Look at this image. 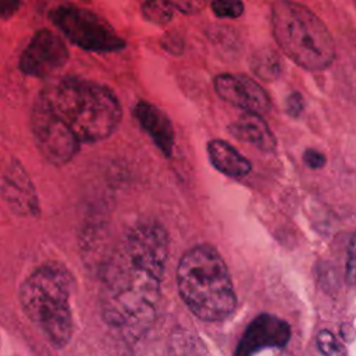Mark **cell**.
<instances>
[{"label": "cell", "instance_id": "cell-1", "mask_svg": "<svg viewBox=\"0 0 356 356\" xmlns=\"http://www.w3.org/2000/svg\"><path fill=\"white\" fill-rule=\"evenodd\" d=\"M167 250L165 231L140 224L124 236L103 268L102 314L124 338H139L154 318Z\"/></svg>", "mask_w": 356, "mask_h": 356}, {"label": "cell", "instance_id": "cell-2", "mask_svg": "<svg viewBox=\"0 0 356 356\" xmlns=\"http://www.w3.org/2000/svg\"><path fill=\"white\" fill-rule=\"evenodd\" d=\"M39 97L81 143L108 138L122 117L118 97L110 88L81 78L60 79Z\"/></svg>", "mask_w": 356, "mask_h": 356}, {"label": "cell", "instance_id": "cell-3", "mask_svg": "<svg viewBox=\"0 0 356 356\" xmlns=\"http://www.w3.org/2000/svg\"><path fill=\"white\" fill-rule=\"evenodd\" d=\"M178 291L191 312L204 321H220L236 309V296L228 268L209 245L189 249L177 270Z\"/></svg>", "mask_w": 356, "mask_h": 356}, {"label": "cell", "instance_id": "cell-4", "mask_svg": "<svg viewBox=\"0 0 356 356\" xmlns=\"http://www.w3.org/2000/svg\"><path fill=\"white\" fill-rule=\"evenodd\" d=\"M72 288L71 273L56 261L39 266L19 286L24 313L56 348L65 346L72 337Z\"/></svg>", "mask_w": 356, "mask_h": 356}, {"label": "cell", "instance_id": "cell-5", "mask_svg": "<svg viewBox=\"0 0 356 356\" xmlns=\"http://www.w3.org/2000/svg\"><path fill=\"white\" fill-rule=\"evenodd\" d=\"M271 31L280 50L306 71H324L335 61L337 46L330 29L305 4L275 0Z\"/></svg>", "mask_w": 356, "mask_h": 356}, {"label": "cell", "instance_id": "cell-6", "mask_svg": "<svg viewBox=\"0 0 356 356\" xmlns=\"http://www.w3.org/2000/svg\"><path fill=\"white\" fill-rule=\"evenodd\" d=\"M54 25L74 44L96 53H111L125 47L115 31L95 13L75 7L60 6L50 13Z\"/></svg>", "mask_w": 356, "mask_h": 356}, {"label": "cell", "instance_id": "cell-7", "mask_svg": "<svg viewBox=\"0 0 356 356\" xmlns=\"http://www.w3.org/2000/svg\"><path fill=\"white\" fill-rule=\"evenodd\" d=\"M32 132L42 156L54 165L70 163L78 153L81 142L51 113L39 97L32 108Z\"/></svg>", "mask_w": 356, "mask_h": 356}, {"label": "cell", "instance_id": "cell-8", "mask_svg": "<svg viewBox=\"0 0 356 356\" xmlns=\"http://www.w3.org/2000/svg\"><path fill=\"white\" fill-rule=\"evenodd\" d=\"M68 60L64 40L49 29L38 31L21 54L19 68L24 74L46 78L58 71Z\"/></svg>", "mask_w": 356, "mask_h": 356}, {"label": "cell", "instance_id": "cell-9", "mask_svg": "<svg viewBox=\"0 0 356 356\" xmlns=\"http://www.w3.org/2000/svg\"><path fill=\"white\" fill-rule=\"evenodd\" d=\"M214 90L224 102L248 113L266 114L271 102L261 85L246 74L224 72L213 79Z\"/></svg>", "mask_w": 356, "mask_h": 356}, {"label": "cell", "instance_id": "cell-10", "mask_svg": "<svg viewBox=\"0 0 356 356\" xmlns=\"http://www.w3.org/2000/svg\"><path fill=\"white\" fill-rule=\"evenodd\" d=\"M291 338V327L273 314L257 316L243 332L235 356H253L266 348H282Z\"/></svg>", "mask_w": 356, "mask_h": 356}, {"label": "cell", "instance_id": "cell-11", "mask_svg": "<svg viewBox=\"0 0 356 356\" xmlns=\"http://www.w3.org/2000/svg\"><path fill=\"white\" fill-rule=\"evenodd\" d=\"M0 192L6 203L17 214L28 217L39 214V200L35 186L25 168L17 160L8 163L1 177Z\"/></svg>", "mask_w": 356, "mask_h": 356}, {"label": "cell", "instance_id": "cell-12", "mask_svg": "<svg viewBox=\"0 0 356 356\" xmlns=\"http://www.w3.org/2000/svg\"><path fill=\"white\" fill-rule=\"evenodd\" d=\"M134 115L139 125L153 139L154 145L170 157L174 147V128L168 115L152 103L140 100L134 107Z\"/></svg>", "mask_w": 356, "mask_h": 356}, {"label": "cell", "instance_id": "cell-13", "mask_svg": "<svg viewBox=\"0 0 356 356\" xmlns=\"http://www.w3.org/2000/svg\"><path fill=\"white\" fill-rule=\"evenodd\" d=\"M229 134L238 140L248 142L263 152H273L277 139L260 114L243 111L236 121L228 125Z\"/></svg>", "mask_w": 356, "mask_h": 356}, {"label": "cell", "instance_id": "cell-14", "mask_svg": "<svg viewBox=\"0 0 356 356\" xmlns=\"http://www.w3.org/2000/svg\"><path fill=\"white\" fill-rule=\"evenodd\" d=\"M207 154L214 168L228 177L242 178L252 170L250 161L243 157L232 145L222 139L209 140Z\"/></svg>", "mask_w": 356, "mask_h": 356}, {"label": "cell", "instance_id": "cell-15", "mask_svg": "<svg viewBox=\"0 0 356 356\" xmlns=\"http://www.w3.org/2000/svg\"><path fill=\"white\" fill-rule=\"evenodd\" d=\"M250 71L264 82L277 81L282 74V63L278 53L270 47L254 50L249 58Z\"/></svg>", "mask_w": 356, "mask_h": 356}, {"label": "cell", "instance_id": "cell-16", "mask_svg": "<svg viewBox=\"0 0 356 356\" xmlns=\"http://www.w3.org/2000/svg\"><path fill=\"white\" fill-rule=\"evenodd\" d=\"M174 10L168 0H145L142 4L143 18L156 25H167L174 18Z\"/></svg>", "mask_w": 356, "mask_h": 356}, {"label": "cell", "instance_id": "cell-17", "mask_svg": "<svg viewBox=\"0 0 356 356\" xmlns=\"http://www.w3.org/2000/svg\"><path fill=\"white\" fill-rule=\"evenodd\" d=\"M211 11L217 18H239L245 11L242 0H211Z\"/></svg>", "mask_w": 356, "mask_h": 356}, {"label": "cell", "instance_id": "cell-18", "mask_svg": "<svg viewBox=\"0 0 356 356\" xmlns=\"http://www.w3.org/2000/svg\"><path fill=\"white\" fill-rule=\"evenodd\" d=\"M317 345L324 356H348L341 342L327 330H321L318 332Z\"/></svg>", "mask_w": 356, "mask_h": 356}, {"label": "cell", "instance_id": "cell-19", "mask_svg": "<svg viewBox=\"0 0 356 356\" xmlns=\"http://www.w3.org/2000/svg\"><path fill=\"white\" fill-rule=\"evenodd\" d=\"M345 277H346L348 284L356 285V232L352 235V238L349 241Z\"/></svg>", "mask_w": 356, "mask_h": 356}, {"label": "cell", "instance_id": "cell-20", "mask_svg": "<svg viewBox=\"0 0 356 356\" xmlns=\"http://www.w3.org/2000/svg\"><path fill=\"white\" fill-rule=\"evenodd\" d=\"M175 10L185 15L199 14L207 4V0H168Z\"/></svg>", "mask_w": 356, "mask_h": 356}, {"label": "cell", "instance_id": "cell-21", "mask_svg": "<svg viewBox=\"0 0 356 356\" xmlns=\"http://www.w3.org/2000/svg\"><path fill=\"white\" fill-rule=\"evenodd\" d=\"M284 108L289 117L292 118L299 117L305 108L303 96L299 92H291L284 100Z\"/></svg>", "mask_w": 356, "mask_h": 356}, {"label": "cell", "instance_id": "cell-22", "mask_svg": "<svg viewBox=\"0 0 356 356\" xmlns=\"http://www.w3.org/2000/svg\"><path fill=\"white\" fill-rule=\"evenodd\" d=\"M161 46L170 54L181 56L184 51V39L177 32H167L161 40Z\"/></svg>", "mask_w": 356, "mask_h": 356}, {"label": "cell", "instance_id": "cell-23", "mask_svg": "<svg viewBox=\"0 0 356 356\" xmlns=\"http://www.w3.org/2000/svg\"><path fill=\"white\" fill-rule=\"evenodd\" d=\"M303 161L306 165L316 170V168H321L325 164V156L316 149H307L303 153Z\"/></svg>", "mask_w": 356, "mask_h": 356}, {"label": "cell", "instance_id": "cell-24", "mask_svg": "<svg viewBox=\"0 0 356 356\" xmlns=\"http://www.w3.org/2000/svg\"><path fill=\"white\" fill-rule=\"evenodd\" d=\"M24 0H0V19L10 18L17 13Z\"/></svg>", "mask_w": 356, "mask_h": 356}]
</instances>
